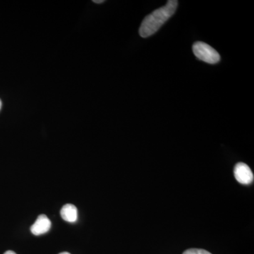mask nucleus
I'll list each match as a JSON object with an SVG mask.
<instances>
[{
	"instance_id": "0eeeda50",
	"label": "nucleus",
	"mask_w": 254,
	"mask_h": 254,
	"mask_svg": "<svg viewBox=\"0 0 254 254\" xmlns=\"http://www.w3.org/2000/svg\"><path fill=\"white\" fill-rule=\"evenodd\" d=\"M4 254H16L14 252H12V251H7V252H5Z\"/></svg>"
},
{
	"instance_id": "6e6552de",
	"label": "nucleus",
	"mask_w": 254,
	"mask_h": 254,
	"mask_svg": "<svg viewBox=\"0 0 254 254\" xmlns=\"http://www.w3.org/2000/svg\"><path fill=\"white\" fill-rule=\"evenodd\" d=\"M105 1L101 0V1H96V0H93V2L97 3V4H100V3L104 2Z\"/></svg>"
},
{
	"instance_id": "39448f33",
	"label": "nucleus",
	"mask_w": 254,
	"mask_h": 254,
	"mask_svg": "<svg viewBox=\"0 0 254 254\" xmlns=\"http://www.w3.org/2000/svg\"><path fill=\"white\" fill-rule=\"evenodd\" d=\"M62 218L68 222H75L78 219V210L76 207L72 204H66L64 205L61 211Z\"/></svg>"
},
{
	"instance_id": "f257e3e1",
	"label": "nucleus",
	"mask_w": 254,
	"mask_h": 254,
	"mask_svg": "<svg viewBox=\"0 0 254 254\" xmlns=\"http://www.w3.org/2000/svg\"><path fill=\"white\" fill-rule=\"evenodd\" d=\"M178 1L170 0L163 7L155 10L143 19L139 29L143 38H148L154 34L176 11Z\"/></svg>"
},
{
	"instance_id": "20e7f679",
	"label": "nucleus",
	"mask_w": 254,
	"mask_h": 254,
	"mask_svg": "<svg viewBox=\"0 0 254 254\" xmlns=\"http://www.w3.org/2000/svg\"><path fill=\"white\" fill-rule=\"evenodd\" d=\"M51 221L46 215H41L38 217L36 222L31 227L32 233L36 236L44 235L51 228Z\"/></svg>"
},
{
	"instance_id": "f03ea898",
	"label": "nucleus",
	"mask_w": 254,
	"mask_h": 254,
	"mask_svg": "<svg viewBox=\"0 0 254 254\" xmlns=\"http://www.w3.org/2000/svg\"><path fill=\"white\" fill-rule=\"evenodd\" d=\"M193 52L198 59L208 64H216L220 60V56L216 50L203 42H196L193 44Z\"/></svg>"
},
{
	"instance_id": "9d476101",
	"label": "nucleus",
	"mask_w": 254,
	"mask_h": 254,
	"mask_svg": "<svg viewBox=\"0 0 254 254\" xmlns=\"http://www.w3.org/2000/svg\"><path fill=\"white\" fill-rule=\"evenodd\" d=\"M1 100H0V110H1Z\"/></svg>"
},
{
	"instance_id": "1a4fd4ad",
	"label": "nucleus",
	"mask_w": 254,
	"mask_h": 254,
	"mask_svg": "<svg viewBox=\"0 0 254 254\" xmlns=\"http://www.w3.org/2000/svg\"><path fill=\"white\" fill-rule=\"evenodd\" d=\"M60 254H70L68 253V252H63V253H60Z\"/></svg>"
},
{
	"instance_id": "7ed1b4c3",
	"label": "nucleus",
	"mask_w": 254,
	"mask_h": 254,
	"mask_svg": "<svg viewBox=\"0 0 254 254\" xmlns=\"http://www.w3.org/2000/svg\"><path fill=\"white\" fill-rule=\"evenodd\" d=\"M234 175L237 181L242 185H250L254 181V174L245 163H237L234 169Z\"/></svg>"
},
{
	"instance_id": "423d86ee",
	"label": "nucleus",
	"mask_w": 254,
	"mask_h": 254,
	"mask_svg": "<svg viewBox=\"0 0 254 254\" xmlns=\"http://www.w3.org/2000/svg\"><path fill=\"white\" fill-rule=\"evenodd\" d=\"M183 254H212L210 252L203 250H198V249H190L185 251Z\"/></svg>"
}]
</instances>
